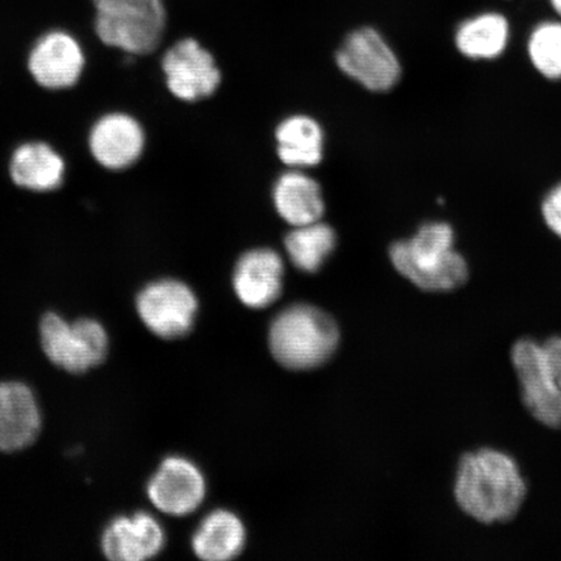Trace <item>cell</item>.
Segmentation results:
<instances>
[{
	"label": "cell",
	"instance_id": "6da1fadb",
	"mask_svg": "<svg viewBox=\"0 0 561 561\" xmlns=\"http://www.w3.org/2000/svg\"><path fill=\"white\" fill-rule=\"evenodd\" d=\"M455 501L473 520L485 525L514 520L528 485L516 460L495 448H480L461 456L456 469Z\"/></svg>",
	"mask_w": 561,
	"mask_h": 561
},
{
	"label": "cell",
	"instance_id": "8992f818",
	"mask_svg": "<svg viewBox=\"0 0 561 561\" xmlns=\"http://www.w3.org/2000/svg\"><path fill=\"white\" fill-rule=\"evenodd\" d=\"M336 66L362 87L383 93L401 79L402 67L381 33L363 26L351 32L335 55Z\"/></svg>",
	"mask_w": 561,
	"mask_h": 561
},
{
	"label": "cell",
	"instance_id": "52a82bcc",
	"mask_svg": "<svg viewBox=\"0 0 561 561\" xmlns=\"http://www.w3.org/2000/svg\"><path fill=\"white\" fill-rule=\"evenodd\" d=\"M137 312L149 331L163 340H178L192 331L198 299L179 279H159L138 294Z\"/></svg>",
	"mask_w": 561,
	"mask_h": 561
},
{
	"label": "cell",
	"instance_id": "7a4b0ae2",
	"mask_svg": "<svg viewBox=\"0 0 561 561\" xmlns=\"http://www.w3.org/2000/svg\"><path fill=\"white\" fill-rule=\"evenodd\" d=\"M390 261L419 289L448 293L467 284L466 259L454 248V230L446 222H430L410 240L391 245Z\"/></svg>",
	"mask_w": 561,
	"mask_h": 561
},
{
	"label": "cell",
	"instance_id": "ffe728a7",
	"mask_svg": "<svg viewBox=\"0 0 561 561\" xmlns=\"http://www.w3.org/2000/svg\"><path fill=\"white\" fill-rule=\"evenodd\" d=\"M276 140L279 159L291 168L318 165L324 156V133L310 116L286 118L278 125Z\"/></svg>",
	"mask_w": 561,
	"mask_h": 561
},
{
	"label": "cell",
	"instance_id": "44dd1931",
	"mask_svg": "<svg viewBox=\"0 0 561 561\" xmlns=\"http://www.w3.org/2000/svg\"><path fill=\"white\" fill-rule=\"evenodd\" d=\"M334 229L328 224L314 221L293 227L285 238V249L291 263L301 272H318L335 248Z\"/></svg>",
	"mask_w": 561,
	"mask_h": 561
},
{
	"label": "cell",
	"instance_id": "9c48e42d",
	"mask_svg": "<svg viewBox=\"0 0 561 561\" xmlns=\"http://www.w3.org/2000/svg\"><path fill=\"white\" fill-rule=\"evenodd\" d=\"M161 68L168 90L180 101L206 100L220 87L221 72L213 54L194 38L181 39L168 48Z\"/></svg>",
	"mask_w": 561,
	"mask_h": 561
},
{
	"label": "cell",
	"instance_id": "30bf717a",
	"mask_svg": "<svg viewBox=\"0 0 561 561\" xmlns=\"http://www.w3.org/2000/svg\"><path fill=\"white\" fill-rule=\"evenodd\" d=\"M32 79L42 89L73 88L85 70V51L75 35L50 31L35 41L26 61Z\"/></svg>",
	"mask_w": 561,
	"mask_h": 561
},
{
	"label": "cell",
	"instance_id": "4fadbf2b",
	"mask_svg": "<svg viewBox=\"0 0 561 561\" xmlns=\"http://www.w3.org/2000/svg\"><path fill=\"white\" fill-rule=\"evenodd\" d=\"M285 265L278 252L255 249L245 252L238 261L233 287L238 299L252 310H262L283 293Z\"/></svg>",
	"mask_w": 561,
	"mask_h": 561
},
{
	"label": "cell",
	"instance_id": "5bb4252c",
	"mask_svg": "<svg viewBox=\"0 0 561 561\" xmlns=\"http://www.w3.org/2000/svg\"><path fill=\"white\" fill-rule=\"evenodd\" d=\"M102 551L114 561H144L156 558L165 546L163 526L146 512L116 517L102 536Z\"/></svg>",
	"mask_w": 561,
	"mask_h": 561
},
{
	"label": "cell",
	"instance_id": "ac0fdd59",
	"mask_svg": "<svg viewBox=\"0 0 561 561\" xmlns=\"http://www.w3.org/2000/svg\"><path fill=\"white\" fill-rule=\"evenodd\" d=\"M245 543V529L233 512L217 510L201 523L192 539L196 557L206 561L237 558Z\"/></svg>",
	"mask_w": 561,
	"mask_h": 561
},
{
	"label": "cell",
	"instance_id": "8fae6325",
	"mask_svg": "<svg viewBox=\"0 0 561 561\" xmlns=\"http://www.w3.org/2000/svg\"><path fill=\"white\" fill-rule=\"evenodd\" d=\"M206 489L205 476L193 461L171 456L151 477L147 495L163 514L182 517L198 510L205 501Z\"/></svg>",
	"mask_w": 561,
	"mask_h": 561
},
{
	"label": "cell",
	"instance_id": "7402d4cb",
	"mask_svg": "<svg viewBox=\"0 0 561 561\" xmlns=\"http://www.w3.org/2000/svg\"><path fill=\"white\" fill-rule=\"evenodd\" d=\"M528 53L539 73L549 80L561 79V20L539 23L530 34Z\"/></svg>",
	"mask_w": 561,
	"mask_h": 561
},
{
	"label": "cell",
	"instance_id": "603a6c76",
	"mask_svg": "<svg viewBox=\"0 0 561 561\" xmlns=\"http://www.w3.org/2000/svg\"><path fill=\"white\" fill-rule=\"evenodd\" d=\"M543 366L561 389V335H553L541 343Z\"/></svg>",
	"mask_w": 561,
	"mask_h": 561
},
{
	"label": "cell",
	"instance_id": "d4e9b609",
	"mask_svg": "<svg viewBox=\"0 0 561 561\" xmlns=\"http://www.w3.org/2000/svg\"><path fill=\"white\" fill-rule=\"evenodd\" d=\"M551 9L556 11L557 15L561 20V0H549Z\"/></svg>",
	"mask_w": 561,
	"mask_h": 561
},
{
	"label": "cell",
	"instance_id": "2e32d148",
	"mask_svg": "<svg viewBox=\"0 0 561 561\" xmlns=\"http://www.w3.org/2000/svg\"><path fill=\"white\" fill-rule=\"evenodd\" d=\"M9 171L18 187L33 193H51L65 182L66 161L51 145L32 140L12 152Z\"/></svg>",
	"mask_w": 561,
	"mask_h": 561
},
{
	"label": "cell",
	"instance_id": "d6986e66",
	"mask_svg": "<svg viewBox=\"0 0 561 561\" xmlns=\"http://www.w3.org/2000/svg\"><path fill=\"white\" fill-rule=\"evenodd\" d=\"M510 34L507 18L488 11L462 21L455 33V45L466 58L490 60L506 50Z\"/></svg>",
	"mask_w": 561,
	"mask_h": 561
},
{
	"label": "cell",
	"instance_id": "9a60e30c",
	"mask_svg": "<svg viewBox=\"0 0 561 561\" xmlns=\"http://www.w3.org/2000/svg\"><path fill=\"white\" fill-rule=\"evenodd\" d=\"M41 426L39 404L30 386L0 382V453L30 447L38 438Z\"/></svg>",
	"mask_w": 561,
	"mask_h": 561
},
{
	"label": "cell",
	"instance_id": "e0dca14e",
	"mask_svg": "<svg viewBox=\"0 0 561 561\" xmlns=\"http://www.w3.org/2000/svg\"><path fill=\"white\" fill-rule=\"evenodd\" d=\"M273 202L280 219L291 227L319 221L325 210L320 185L300 171L279 175L273 188Z\"/></svg>",
	"mask_w": 561,
	"mask_h": 561
},
{
	"label": "cell",
	"instance_id": "cb8c5ba5",
	"mask_svg": "<svg viewBox=\"0 0 561 561\" xmlns=\"http://www.w3.org/2000/svg\"><path fill=\"white\" fill-rule=\"evenodd\" d=\"M542 214L547 227L561 238V184L552 188L551 193L546 196Z\"/></svg>",
	"mask_w": 561,
	"mask_h": 561
},
{
	"label": "cell",
	"instance_id": "3957f363",
	"mask_svg": "<svg viewBox=\"0 0 561 561\" xmlns=\"http://www.w3.org/2000/svg\"><path fill=\"white\" fill-rule=\"evenodd\" d=\"M339 342V327L331 316L310 305L285 308L270 329L273 357L293 370L320 367L334 354Z\"/></svg>",
	"mask_w": 561,
	"mask_h": 561
},
{
	"label": "cell",
	"instance_id": "5b68a950",
	"mask_svg": "<svg viewBox=\"0 0 561 561\" xmlns=\"http://www.w3.org/2000/svg\"><path fill=\"white\" fill-rule=\"evenodd\" d=\"M39 333L48 360L69 374H87L101 366L108 354V334L93 319L68 322L58 313L48 312L41 321Z\"/></svg>",
	"mask_w": 561,
	"mask_h": 561
},
{
	"label": "cell",
	"instance_id": "7c38bea8",
	"mask_svg": "<svg viewBox=\"0 0 561 561\" xmlns=\"http://www.w3.org/2000/svg\"><path fill=\"white\" fill-rule=\"evenodd\" d=\"M88 146L91 157L104 170L124 171L142 157L146 135L136 117L111 112L91 126Z\"/></svg>",
	"mask_w": 561,
	"mask_h": 561
},
{
	"label": "cell",
	"instance_id": "ba28073f",
	"mask_svg": "<svg viewBox=\"0 0 561 561\" xmlns=\"http://www.w3.org/2000/svg\"><path fill=\"white\" fill-rule=\"evenodd\" d=\"M511 362L530 416L550 430H561V389L545 369L541 343L518 340L511 348Z\"/></svg>",
	"mask_w": 561,
	"mask_h": 561
},
{
	"label": "cell",
	"instance_id": "277c9868",
	"mask_svg": "<svg viewBox=\"0 0 561 561\" xmlns=\"http://www.w3.org/2000/svg\"><path fill=\"white\" fill-rule=\"evenodd\" d=\"M102 44L131 56L157 50L167 30L163 0H93Z\"/></svg>",
	"mask_w": 561,
	"mask_h": 561
}]
</instances>
